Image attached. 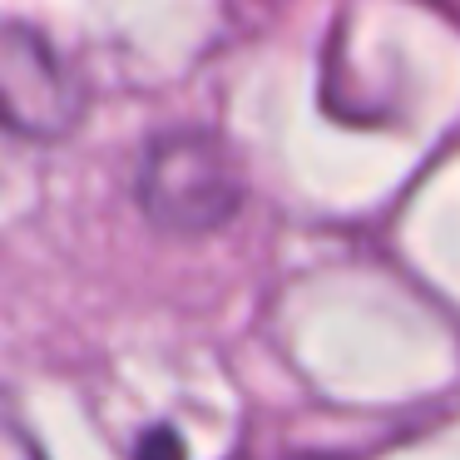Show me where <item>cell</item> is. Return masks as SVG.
<instances>
[{"mask_svg": "<svg viewBox=\"0 0 460 460\" xmlns=\"http://www.w3.org/2000/svg\"><path fill=\"white\" fill-rule=\"evenodd\" d=\"M144 218L164 233H213L243 208V169L233 149L208 129H169L149 139L134 173Z\"/></svg>", "mask_w": 460, "mask_h": 460, "instance_id": "6da1fadb", "label": "cell"}, {"mask_svg": "<svg viewBox=\"0 0 460 460\" xmlns=\"http://www.w3.org/2000/svg\"><path fill=\"white\" fill-rule=\"evenodd\" d=\"M0 94H5V124L31 139H55L80 114V90L55 60V50L31 35L25 25L5 31V55H0Z\"/></svg>", "mask_w": 460, "mask_h": 460, "instance_id": "7a4b0ae2", "label": "cell"}, {"mask_svg": "<svg viewBox=\"0 0 460 460\" xmlns=\"http://www.w3.org/2000/svg\"><path fill=\"white\" fill-rule=\"evenodd\" d=\"M129 460H189V456H183V440H179L173 426H149L139 436V446H134Z\"/></svg>", "mask_w": 460, "mask_h": 460, "instance_id": "3957f363", "label": "cell"}, {"mask_svg": "<svg viewBox=\"0 0 460 460\" xmlns=\"http://www.w3.org/2000/svg\"><path fill=\"white\" fill-rule=\"evenodd\" d=\"M5 460H40V456L31 450V440H25L21 430H11V450H5Z\"/></svg>", "mask_w": 460, "mask_h": 460, "instance_id": "277c9868", "label": "cell"}]
</instances>
